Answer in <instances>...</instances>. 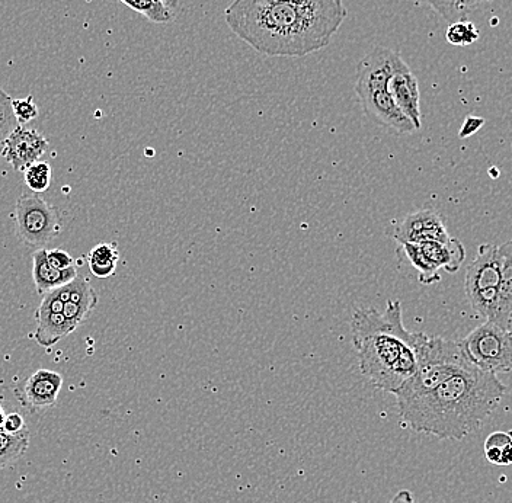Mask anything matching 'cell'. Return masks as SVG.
I'll use <instances>...</instances> for the list:
<instances>
[{
	"instance_id": "cell-14",
	"label": "cell",
	"mask_w": 512,
	"mask_h": 503,
	"mask_svg": "<svg viewBox=\"0 0 512 503\" xmlns=\"http://www.w3.org/2000/svg\"><path fill=\"white\" fill-rule=\"evenodd\" d=\"M421 248L428 261L440 271L448 272V274H456L462 268L464 259H466V249L463 243L456 237H450L447 242H430L416 243Z\"/></svg>"
},
{
	"instance_id": "cell-30",
	"label": "cell",
	"mask_w": 512,
	"mask_h": 503,
	"mask_svg": "<svg viewBox=\"0 0 512 503\" xmlns=\"http://www.w3.org/2000/svg\"><path fill=\"white\" fill-rule=\"evenodd\" d=\"M494 2V0H459L460 9L464 15L469 14L473 9L478 8L482 3Z\"/></svg>"
},
{
	"instance_id": "cell-20",
	"label": "cell",
	"mask_w": 512,
	"mask_h": 503,
	"mask_svg": "<svg viewBox=\"0 0 512 503\" xmlns=\"http://www.w3.org/2000/svg\"><path fill=\"white\" fill-rule=\"evenodd\" d=\"M28 444H30V432L11 435L0 429V470L24 456Z\"/></svg>"
},
{
	"instance_id": "cell-31",
	"label": "cell",
	"mask_w": 512,
	"mask_h": 503,
	"mask_svg": "<svg viewBox=\"0 0 512 503\" xmlns=\"http://www.w3.org/2000/svg\"><path fill=\"white\" fill-rule=\"evenodd\" d=\"M389 503H416L414 499V495H412L409 490H400L399 493H396L395 498L392 499Z\"/></svg>"
},
{
	"instance_id": "cell-7",
	"label": "cell",
	"mask_w": 512,
	"mask_h": 503,
	"mask_svg": "<svg viewBox=\"0 0 512 503\" xmlns=\"http://www.w3.org/2000/svg\"><path fill=\"white\" fill-rule=\"evenodd\" d=\"M14 219L16 236L35 251L46 249L60 230L59 211L38 194L18 198Z\"/></svg>"
},
{
	"instance_id": "cell-5",
	"label": "cell",
	"mask_w": 512,
	"mask_h": 503,
	"mask_svg": "<svg viewBox=\"0 0 512 503\" xmlns=\"http://www.w3.org/2000/svg\"><path fill=\"white\" fill-rule=\"evenodd\" d=\"M469 364L472 362L464 357L460 342L419 333L416 368L409 380L395 393L398 405L432 392Z\"/></svg>"
},
{
	"instance_id": "cell-4",
	"label": "cell",
	"mask_w": 512,
	"mask_h": 503,
	"mask_svg": "<svg viewBox=\"0 0 512 503\" xmlns=\"http://www.w3.org/2000/svg\"><path fill=\"white\" fill-rule=\"evenodd\" d=\"M466 296L470 306L486 322L511 331L512 242L504 245L483 243L467 267Z\"/></svg>"
},
{
	"instance_id": "cell-8",
	"label": "cell",
	"mask_w": 512,
	"mask_h": 503,
	"mask_svg": "<svg viewBox=\"0 0 512 503\" xmlns=\"http://www.w3.org/2000/svg\"><path fill=\"white\" fill-rule=\"evenodd\" d=\"M48 150V140L35 128L18 126L9 134L3 144L2 158L11 163L14 171L24 172L25 168L43 159Z\"/></svg>"
},
{
	"instance_id": "cell-18",
	"label": "cell",
	"mask_w": 512,
	"mask_h": 503,
	"mask_svg": "<svg viewBox=\"0 0 512 503\" xmlns=\"http://www.w3.org/2000/svg\"><path fill=\"white\" fill-rule=\"evenodd\" d=\"M403 253H405L412 267L418 271V280L422 285H432L440 283V271L428 261L427 256L421 251L416 243H400Z\"/></svg>"
},
{
	"instance_id": "cell-29",
	"label": "cell",
	"mask_w": 512,
	"mask_h": 503,
	"mask_svg": "<svg viewBox=\"0 0 512 503\" xmlns=\"http://www.w3.org/2000/svg\"><path fill=\"white\" fill-rule=\"evenodd\" d=\"M483 124H485V120L483 118L478 117H469L464 121L462 130H460V137L462 139H466V137L473 136L476 131L482 128Z\"/></svg>"
},
{
	"instance_id": "cell-24",
	"label": "cell",
	"mask_w": 512,
	"mask_h": 503,
	"mask_svg": "<svg viewBox=\"0 0 512 503\" xmlns=\"http://www.w3.org/2000/svg\"><path fill=\"white\" fill-rule=\"evenodd\" d=\"M14 111H12V98L0 86V152L9 134L18 127Z\"/></svg>"
},
{
	"instance_id": "cell-2",
	"label": "cell",
	"mask_w": 512,
	"mask_h": 503,
	"mask_svg": "<svg viewBox=\"0 0 512 503\" xmlns=\"http://www.w3.org/2000/svg\"><path fill=\"white\" fill-rule=\"evenodd\" d=\"M507 392L496 374L469 364L432 392L399 403V415L419 434L463 440L492 415Z\"/></svg>"
},
{
	"instance_id": "cell-3",
	"label": "cell",
	"mask_w": 512,
	"mask_h": 503,
	"mask_svg": "<svg viewBox=\"0 0 512 503\" xmlns=\"http://www.w3.org/2000/svg\"><path fill=\"white\" fill-rule=\"evenodd\" d=\"M352 344L360 370L377 390L395 394L416 368L419 333L403 325L402 303L387 301L386 310L360 307L352 313Z\"/></svg>"
},
{
	"instance_id": "cell-12",
	"label": "cell",
	"mask_w": 512,
	"mask_h": 503,
	"mask_svg": "<svg viewBox=\"0 0 512 503\" xmlns=\"http://www.w3.org/2000/svg\"><path fill=\"white\" fill-rule=\"evenodd\" d=\"M389 91L399 110L411 120L415 130H419L422 124L419 83L412 70L409 69L408 64L403 62V59H400L399 63L396 64L395 72L390 78Z\"/></svg>"
},
{
	"instance_id": "cell-16",
	"label": "cell",
	"mask_w": 512,
	"mask_h": 503,
	"mask_svg": "<svg viewBox=\"0 0 512 503\" xmlns=\"http://www.w3.org/2000/svg\"><path fill=\"white\" fill-rule=\"evenodd\" d=\"M35 320H37V329H35L34 341L44 348H51L59 344L63 338L75 332L76 328L64 317L63 313L35 312Z\"/></svg>"
},
{
	"instance_id": "cell-23",
	"label": "cell",
	"mask_w": 512,
	"mask_h": 503,
	"mask_svg": "<svg viewBox=\"0 0 512 503\" xmlns=\"http://www.w3.org/2000/svg\"><path fill=\"white\" fill-rule=\"evenodd\" d=\"M446 38L451 46L466 47L472 46L476 40H479V30L472 22L457 21L450 24L446 32Z\"/></svg>"
},
{
	"instance_id": "cell-21",
	"label": "cell",
	"mask_w": 512,
	"mask_h": 503,
	"mask_svg": "<svg viewBox=\"0 0 512 503\" xmlns=\"http://www.w3.org/2000/svg\"><path fill=\"white\" fill-rule=\"evenodd\" d=\"M120 2L156 24H166L174 18L168 6L163 5L159 0H120Z\"/></svg>"
},
{
	"instance_id": "cell-1",
	"label": "cell",
	"mask_w": 512,
	"mask_h": 503,
	"mask_svg": "<svg viewBox=\"0 0 512 503\" xmlns=\"http://www.w3.org/2000/svg\"><path fill=\"white\" fill-rule=\"evenodd\" d=\"M347 16L344 0H233L224 11L230 30L270 57L323 50Z\"/></svg>"
},
{
	"instance_id": "cell-17",
	"label": "cell",
	"mask_w": 512,
	"mask_h": 503,
	"mask_svg": "<svg viewBox=\"0 0 512 503\" xmlns=\"http://www.w3.org/2000/svg\"><path fill=\"white\" fill-rule=\"evenodd\" d=\"M120 251L117 243H99L88 255L89 271L96 278H108L117 271Z\"/></svg>"
},
{
	"instance_id": "cell-25",
	"label": "cell",
	"mask_w": 512,
	"mask_h": 503,
	"mask_svg": "<svg viewBox=\"0 0 512 503\" xmlns=\"http://www.w3.org/2000/svg\"><path fill=\"white\" fill-rule=\"evenodd\" d=\"M416 2L431 6L438 15L443 16L450 24L463 21L466 18V15L460 9L459 0H416Z\"/></svg>"
},
{
	"instance_id": "cell-26",
	"label": "cell",
	"mask_w": 512,
	"mask_h": 503,
	"mask_svg": "<svg viewBox=\"0 0 512 503\" xmlns=\"http://www.w3.org/2000/svg\"><path fill=\"white\" fill-rule=\"evenodd\" d=\"M12 111L19 126L31 123L32 120L40 115L38 105L35 104L34 96L28 95L27 98L12 99Z\"/></svg>"
},
{
	"instance_id": "cell-6",
	"label": "cell",
	"mask_w": 512,
	"mask_h": 503,
	"mask_svg": "<svg viewBox=\"0 0 512 503\" xmlns=\"http://www.w3.org/2000/svg\"><path fill=\"white\" fill-rule=\"evenodd\" d=\"M464 357L486 373H508L512 365L511 331L492 322L473 329L460 341Z\"/></svg>"
},
{
	"instance_id": "cell-28",
	"label": "cell",
	"mask_w": 512,
	"mask_h": 503,
	"mask_svg": "<svg viewBox=\"0 0 512 503\" xmlns=\"http://www.w3.org/2000/svg\"><path fill=\"white\" fill-rule=\"evenodd\" d=\"M2 431L11 435L27 434L28 426L25 424V419L19 413H6Z\"/></svg>"
},
{
	"instance_id": "cell-9",
	"label": "cell",
	"mask_w": 512,
	"mask_h": 503,
	"mask_svg": "<svg viewBox=\"0 0 512 503\" xmlns=\"http://www.w3.org/2000/svg\"><path fill=\"white\" fill-rule=\"evenodd\" d=\"M63 387V377L53 370L41 368L16 389V397L24 408L38 413L53 408Z\"/></svg>"
},
{
	"instance_id": "cell-22",
	"label": "cell",
	"mask_w": 512,
	"mask_h": 503,
	"mask_svg": "<svg viewBox=\"0 0 512 503\" xmlns=\"http://www.w3.org/2000/svg\"><path fill=\"white\" fill-rule=\"evenodd\" d=\"M51 173L53 172H51L50 163L38 160V162L32 163L28 168H25V184L34 194H44L50 188Z\"/></svg>"
},
{
	"instance_id": "cell-10",
	"label": "cell",
	"mask_w": 512,
	"mask_h": 503,
	"mask_svg": "<svg viewBox=\"0 0 512 503\" xmlns=\"http://www.w3.org/2000/svg\"><path fill=\"white\" fill-rule=\"evenodd\" d=\"M390 235L399 243L447 242L451 237L441 217L431 210L415 211L396 221L390 227Z\"/></svg>"
},
{
	"instance_id": "cell-32",
	"label": "cell",
	"mask_w": 512,
	"mask_h": 503,
	"mask_svg": "<svg viewBox=\"0 0 512 503\" xmlns=\"http://www.w3.org/2000/svg\"><path fill=\"white\" fill-rule=\"evenodd\" d=\"M5 410L2 409V406H0V429H2L3 421H5Z\"/></svg>"
},
{
	"instance_id": "cell-19",
	"label": "cell",
	"mask_w": 512,
	"mask_h": 503,
	"mask_svg": "<svg viewBox=\"0 0 512 503\" xmlns=\"http://www.w3.org/2000/svg\"><path fill=\"white\" fill-rule=\"evenodd\" d=\"M486 460L495 466H510L512 454V438L508 432H494L486 438L483 445Z\"/></svg>"
},
{
	"instance_id": "cell-27",
	"label": "cell",
	"mask_w": 512,
	"mask_h": 503,
	"mask_svg": "<svg viewBox=\"0 0 512 503\" xmlns=\"http://www.w3.org/2000/svg\"><path fill=\"white\" fill-rule=\"evenodd\" d=\"M47 261L51 267L57 269L76 268L75 258L69 252L63 251V249L47 251Z\"/></svg>"
},
{
	"instance_id": "cell-11",
	"label": "cell",
	"mask_w": 512,
	"mask_h": 503,
	"mask_svg": "<svg viewBox=\"0 0 512 503\" xmlns=\"http://www.w3.org/2000/svg\"><path fill=\"white\" fill-rule=\"evenodd\" d=\"M368 118L377 126L398 134L414 133L415 127L393 101L389 88L377 89L358 96Z\"/></svg>"
},
{
	"instance_id": "cell-15",
	"label": "cell",
	"mask_w": 512,
	"mask_h": 503,
	"mask_svg": "<svg viewBox=\"0 0 512 503\" xmlns=\"http://www.w3.org/2000/svg\"><path fill=\"white\" fill-rule=\"evenodd\" d=\"M78 277V269H57L51 267L47 261V249H37L32 255V280L37 287L38 294L50 293L54 288L69 284Z\"/></svg>"
},
{
	"instance_id": "cell-13",
	"label": "cell",
	"mask_w": 512,
	"mask_h": 503,
	"mask_svg": "<svg viewBox=\"0 0 512 503\" xmlns=\"http://www.w3.org/2000/svg\"><path fill=\"white\" fill-rule=\"evenodd\" d=\"M98 303V294L95 293L92 285L78 275L69 283V300L64 303L63 315L78 329Z\"/></svg>"
},
{
	"instance_id": "cell-33",
	"label": "cell",
	"mask_w": 512,
	"mask_h": 503,
	"mask_svg": "<svg viewBox=\"0 0 512 503\" xmlns=\"http://www.w3.org/2000/svg\"><path fill=\"white\" fill-rule=\"evenodd\" d=\"M159 2H162V3H163V5L168 6V5H169V3L174 2V0H159Z\"/></svg>"
}]
</instances>
